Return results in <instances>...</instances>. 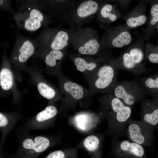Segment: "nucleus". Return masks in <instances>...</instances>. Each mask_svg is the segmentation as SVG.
I'll use <instances>...</instances> for the list:
<instances>
[{"instance_id":"7ed1b4c3","label":"nucleus","mask_w":158,"mask_h":158,"mask_svg":"<svg viewBox=\"0 0 158 158\" xmlns=\"http://www.w3.org/2000/svg\"><path fill=\"white\" fill-rule=\"evenodd\" d=\"M138 77L117 82L112 90V94L131 107L137 102L145 99L148 95L138 82Z\"/></svg>"},{"instance_id":"b1692460","label":"nucleus","mask_w":158,"mask_h":158,"mask_svg":"<svg viewBox=\"0 0 158 158\" xmlns=\"http://www.w3.org/2000/svg\"><path fill=\"white\" fill-rule=\"evenodd\" d=\"M112 9V6L110 4H107L101 9L100 11L101 15L104 18H109L111 21H114L117 19L116 15L111 13Z\"/></svg>"},{"instance_id":"20e7f679","label":"nucleus","mask_w":158,"mask_h":158,"mask_svg":"<svg viewBox=\"0 0 158 158\" xmlns=\"http://www.w3.org/2000/svg\"><path fill=\"white\" fill-rule=\"evenodd\" d=\"M100 102L102 114L109 121L112 120L123 123L131 116V107L125 104L112 94L103 96Z\"/></svg>"},{"instance_id":"4468645a","label":"nucleus","mask_w":158,"mask_h":158,"mask_svg":"<svg viewBox=\"0 0 158 158\" xmlns=\"http://www.w3.org/2000/svg\"><path fill=\"white\" fill-rule=\"evenodd\" d=\"M39 47L45 53L44 57L40 56L38 58L44 57L46 65L50 67H55L58 61L61 60L63 54L61 51L53 50L40 45Z\"/></svg>"},{"instance_id":"423d86ee","label":"nucleus","mask_w":158,"mask_h":158,"mask_svg":"<svg viewBox=\"0 0 158 158\" xmlns=\"http://www.w3.org/2000/svg\"><path fill=\"white\" fill-rule=\"evenodd\" d=\"M69 36L63 30L45 29L35 38L40 46H43L50 49L61 51L68 44Z\"/></svg>"},{"instance_id":"393cba45","label":"nucleus","mask_w":158,"mask_h":158,"mask_svg":"<svg viewBox=\"0 0 158 158\" xmlns=\"http://www.w3.org/2000/svg\"><path fill=\"white\" fill-rule=\"evenodd\" d=\"M0 10L8 12L12 15L16 13L12 7L11 1L10 0H0Z\"/></svg>"},{"instance_id":"aec40b11","label":"nucleus","mask_w":158,"mask_h":158,"mask_svg":"<svg viewBox=\"0 0 158 158\" xmlns=\"http://www.w3.org/2000/svg\"><path fill=\"white\" fill-rule=\"evenodd\" d=\"M37 87L39 93L43 97L51 100L55 97L56 92L54 90L44 82H38Z\"/></svg>"},{"instance_id":"5701e85b","label":"nucleus","mask_w":158,"mask_h":158,"mask_svg":"<svg viewBox=\"0 0 158 158\" xmlns=\"http://www.w3.org/2000/svg\"><path fill=\"white\" fill-rule=\"evenodd\" d=\"M147 18L144 15H141L137 17L129 18L126 21L127 25L131 27H135L145 24Z\"/></svg>"},{"instance_id":"0eeeda50","label":"nucleus","mask_w":158,"mask_h":158,"mask_svg":"<svg viewBox=\"0 0 158 158\" xmlns=\"http://www.w3.org/2000/svg\"><path fill=\"white\" fill-rule=\"evenodd\" d=\"M98 116L86 113L78 114L69 118V123L79 132L87 133L91 132L99 121Z\"/></svg>"},{"instance_id":"6e6552de","label":"nucleus","mask_w":158,"mask_h":158,"mask_svg":"<svg viewBox=\"0 0 158 158\" xmlns=\"http://www.w3.org/2000/svg\"><path fill=\"white\" fill-rule=\"evenodd\" d=\"M54 142L51 139L44 136H37L34 138H27L23 141L22 146L26 154L38 155L50 147Z\"/></svg>"},{"instance_id":"f3484780","label":"nucleus","mask_w":158,"mask_h":158,"mask_svg":"<svg viewBox=\"0 0 158 158\" xmlns=\"http://www.w3.org/2000/svg\"><path fill=\"white\" fill-rule=\"evenodd\" d=\"M119 145L120 149L122 151L136 157H140L145 153L144 148L141 145L133 142L124 140L121 141Z\"/></svg>"},{"instance_id":"ddd939ff","label":"nucleus","mask_w":158,"mask_h":158,"mask_svg":"<svg viewBox=\"0 0 158 158\" xmlns=\"http://www.w3.org/2000/svg\"><path fill=\"white\" fill-rule=\"evenodd\" d=\"M57 112L55 107L51 105L48 106L37 115L35 120L41 127H48L53 123Z\"/></svg>"},{"instance_id":"dca6fc26","label":"nucleus","mask_w":158,"mask_h":158,"mask_svg":"<svg viewBox=\"0 0 158 158\" xmlns=\"http://www.w3.org/2000/svg\"><path fill=\"white\" fill-rule=\"evenodd\" d=\"M79 46L78 50L80 54L92 55L98 52L100 45L97 40L91 38L85 40Z\"/></svg>"},{"instance_id":"9d476101","label":"nucleus","mask_w":158,"mask_h":158,"mask_svg":"<svg viewBox=\"0 0 158 158\" xmlns=\"http://www.w3.org/2000/svg\"><path fill=\"white\" fill-rule=\"evenodd\" d=\"M103 139L101 135L91 134L82 140L77 147L85 150L92 157H95L102 147Z\"/></svg>"},{"instance_id":"a211bd4d","label":"nucleus","mask_w":158,"mask_h":158,"mask_svg":"<svg viewBox=\"0 0 158 158\" xmlns=\"http://www.w3.org/2000/svg\"><path fill=\"white\" fill-rule=\"evenodd\" d=\"M63 86L65 91L75 100H79L83 98L84 92L83 88L77 83L68 81L64 84Z\"/></svg>"},{"instance_id":"f8f14e48","label":"nucleus","mask_w":158,"mask_h":158,"mask_svg":"<svg viewBox=\"0 0 158 158\" xmlns=\"http://www.w3.org/2000/svg\"><path fill=\"white\" fill-rule=\"evenodd\" d=\"M139 84L148 95L158 100V74L146 77H138Z\"/></svg>"},{"instance_id":"f03ea898","label":"nucleus","mask_w":158,"mask_h":158,"mask_svg":"<svg viewBox=\"0 0 158 158\" xmlns=\"http://www.w3.org/2000/svg\"><path fill=\"white\" fill-rule=\"evenodd\" d=\"M40 45L35 39L24 36L16 32L13 49L9 61L11 66L16 71L27 68V63L32 57Z\"/></svg>"},{"instance_id":"412c9836","label":"nucleus","mask_w":158,"mask_h":158,"mask_svg":"<svg viewBox=\"0 0 158 158\" xmlns=\"http://www.w3.org/2000/svg\"><path fill=\"white\" fill-rule=\"evenodd\" d=\"M131 35L129 32L123 31L113 39L112 44L114 47L121 48L125 45L129 44L131 42Z\"/></svg>"},{"instance_id":"9b49d317","label":"nucleus","mask_w":158,"mask_h":158,"mask_svg":"<svg viewBox=\"0 0 158 158\" xmlns=\"http://www.w3.org/2000/svg\"><path fill=\"white\" fill-rule=\"evenodd\" d=\"M139 123L133 122L128 128L129 137L133 142L141 145H146L148 138L146 130Z\"/></svg>"},{"instance_id":"6ab92c4d","label":"nucleus","mask_w":158,"mask_h":158,"mask_svg":"<svg viewBox=\"0 0 158 158\" xmlns=\"http://www.w3.org/2000/svg\"><path fill=\"white\" fill-rule=\"evenodd\" d=\"M77 147L72 148L59 150L49 154L45 158H78Z\"/></svg>"},{"instance_id":"cd10ccee","label":"nucleus","mask_w":158,"mask_h":158,"mask_svg":"<svg viewBox=\"0 0 158 158\" xmlns=\"http://www.w3.org/2000/svg\"><path fill=\"white\" fill-rule=\"evenodd\" d=\"M148 58L151 62L156 64L158 63V54L157 53L149 54L148 55Z\"/></svg>"},{"instance_id":"4be33fe9","label":"nucleus","mask_w":158,"mask_h":158,"mask_svg":"<svg viewBox=\"0 0 158 158\" xmlns=\"http://www.w3.org/2000/svg\"><path fill=\"white\" fill-rule=\"evenodd\" d=\"M74 62L77 70L81 72H84L86 70L89 71H93L97 66L96 63L87 62L84 59L80 57L76 58Z\"/></svg>"},{"instance_id":"c85d7f7f","label":"nucleus","mask_w":158,"mask_h":158,"mask_svg":"<svg viewBox=\"0 0 158 158\" xmlns=\"http://www.w3.org/2000/svg\"></svg>"},{"instance_id":"f257e3e1","label":"nucleus","mask_w":158,"mask_h":158,"mask_svg":"<svg viewBox=\"0 0 158 158\" xmlns=\"http://www.w3.org/2000/svg\"><path fill=\"white\" fill-rule=\"evenodd\" d=\"M20 1L18 11L12 17L18 29L35 32L45 25L47 18L40 8L37 0Z\"/></svg>"},{"instance_id":"1a4fd4ad","label":"nucleus","mask_w":158,"mask_h":158,"mask_svg":"<svg viewBox=\"0 0 158 158\" xmlns=\"http://www.w3.org/2000/svg\"><path fill=\"white\" fill-rule=\"evenodd\" d=\"M158 100L144 99L141 102L142 117L146 123L155 126L158 123Z\"/></svg>"},{"instance_id":"a878e982","label":"nucleus","mask_w":158,"mask_h":158,"mask_svg":"<svg viewBox=\"0 0 158 158\" xmlns=\"http://www.w3.org/2000/svg\"><path fill=\"white\" fill-rule=\"evenodd\" d=\"M150 13L152 18L150 23L152 25H155L158 21V5L156 4L153 6L151 8Z\"/></svg>"},{"instance_id":"2eb2a0df","label":"nucleus","mask_w":158,"mask_h":158,"mask_svg":"<svg viewBox=\"0 0 158 158\" xmlns=\"http://www.w3.org/2000/svg\"><path fill=\"white\" fill-rule=\"evenodd\" d=\"M98 8V4L96 1L86 0L80 5L77 8V13L80 18H86L95 13Z\"/></svg>"},{"instance_id":"bb28decb","label":"nucleus","mask_w":158,"mask_h":158,"mask_svg":"<svg viewBox=\"0 0 158 158\" xmlns=\"http://www.w3.org/2000/svg\"><path fill=\"white\" fill-rule=\"evenodd\" d=\"M9 120L4 114L0 112V127H4L7 126L9 123Z\"/></svg>"},{"instance_id":"39448f33","label":"nucleus","mask_w":158,"mask_h":158,"mask_svg":"<svg viewBox=\"0 0 158 158\" xmlns=\"http://www.w3.org/2000/svg\"><path fill=\"white\" fill-rule=\"evenodd\" d=\"M115 66L109 65L100 67L95 74L92 85L97 91L112 94L113 86L117 81V71Z\"/></svg>"}]
</instances>
